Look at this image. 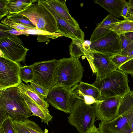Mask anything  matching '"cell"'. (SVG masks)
Masks as SVG:
<instances>
[{
	"mask_svg": "<svg viewBox=\"0 0 133 133\" xmlns=\"http://www.w3.org/2000/svg\"><path fill=\"white\" fill-rule=\"evenodd\" d=\"M31 113L17 87L0 90V125L8 116L13 120L23 121Z\"/></svg>",
	"mask_w": 133,
	"mask_h": 133,
	"instance_id": "cell-1",
	"label": "cell"
},
{
	"mask_svg": "<svg viewBox=\"0 0 133 133\" xmlns=\"http://www.w3.org/2000/svg\"><path fill=\"white\" fill-rule=\"evenodd\" d=\"M98 129L101 133H133V94L123 97L115 118L101 122Z\"/></svg>",
	"mask_w": 133,
	"mask_h": 133,
	"instance_id": "cell-2",
	"label": "cell"
},
{
	"mask_svg": "<svg viewBox=\"0 0 133 133\" xmlns=\"http://www.w3.org/2000/svg\"><path fill=\"white\" fill-rule=\"evenodd\" d=\"M84 72L79 59L71 57L58 60L53 87L61 85L71 89L82 81Z\"/></svg>",
	"mask_w": 133,
	"mask_h": 133,
	"instance_id": "cell-3",
	"label": "cell"
},
{
	"mask_svg": "<svg viewBox=\"0 0 133 133\" xmlns=\"http://www.w3.org/2000/svg\"><path fill=\"white\" fill-rule=\"evenodd\" d=\"M129 82L127 74L117 70L92 84L100 91L102 99L105 97L124 96L130 91Z\"/></svg>",
	"mask_w": 133,
	"mask_h": 133,
	"instance_id": "cell-4",
	"label": "cell"
},
{
	"mask_svg": "<svg viewBox=\"0 0 133 133\" xmlns=\"http://www.w3.org/2000/svg\"><path fill=\"white\" fill-rule=\"evenodd\" d=\"M32 4L24 10L17 13L25 16L38 30L51 33H58L57 22L54 16L42 3Z\"/></svg>",
	"mask_w": 133,
	"mask_h": 133,
	"instance_id": "cell-5",
	"label": "cell"
},
{
	"mask_svg": "<svg viewBox=\"0 0 133 133\" xmlns=\"http://www.w3.org/2000/svg\"><path fill=\"white\" fill-rule=\"evenodd\" d=\"M96 115L94 106L77 99L68 117V122L79 133H88L94 125Z\"/></svg>",
	"mask_w": 133,
	"mask_h": 133,
	"instance_id": "cell-6",
	"label": "cell"
},
{
	"mask_svg": "<svg viewBox=\"0 0 133 133\" xmlns=\"http://www.w3.org/2000/svg\"><path fill=\"white\" fill-rule=\"evenodd\" d=\"M85 57L88 60L94 73L96 72L95 82L118 70L117 66L112 61L109 56L98 52L90 50L89 47L85 49Z\"/></svg>",
	"mask_w": 133,
	"mask_h": 133,
	"instance_id": "cell-7",
	"label": "cell"
},
{
	"mask_svg": "<svg viewBox=\"0 0 133 133\" xmlns=\"http://www.w3.org/2000/svg\"><path fill=\"white\" fill-rule=\"evenodd\" d=\"M58 60L54 59L34 63L31 65L34 77L32 81L49 90L54 85Z\"/></svg>",
	"mask_w": 133,
	"mask_h": 133,
	"instance_id": "cell-8",
	"label": "cell"
},
{
	"mask_svg": "<svg viewBox=\"0 0 133 133\" xmlns=\"http://www.w3.org/2000/svg\"><path fill=\"white\" fill-rule=\"evenodd\" d=\"M46 99L55 108L67 114L71 111L75 99L71 89L61 85L51 88Z\"/></svg>",
	"mask_w": 133,
	"mask_h": 133,
	"instance_id": "cell-9",
	"label": "cell"
},
{
	"mask_svg": "<svg viewBox=\"0 0 133 133\" xmlns=\"http://www.w3.org/2000/svg\"><path fill=\"white\" fill-rule=\"evenodd\" d=\"M19 64L0 57V90L16 87L22 81Z\"/></svg>",
	"mask_w": 133,
	"mask_h": 133,
	"instance_id": "cell-10",
	"label": "cell"
},
{
	"mask_svg": "<svg viewBox=\"0 0 133 133\" xmlns=\"http://www.w3.org/2000/svg\"><path fill=\"white\" fill-rule=\"evenodd\" d=\"M124 96L103 98L99 102L94 104L96 120L105 123L115 118L118 115L119 107Z\"/></svg>",
	"mask_w": 133,
	"mask_h": 133,
	"instance_id": "cell-11",
	"label": "cell"
},
{
	"mask_svg": "<svg viewBox=\"0 0 133 133\" xmlns=\"http://www.w3.org/2000/svg\"><path fill=\"white\" fill-rule=\"evenodd\" d=\"M90 50L106 54L110 57L120 54L121 45L119 35L111 31L106 36L91 43Z\"/></svg>",
	"mask_w": 133,
	"mask_h": 133,
	"instance_id": "cell-12",
	"label": "cell"
},
{
	"mask_svg": "<svg viewBox=\"0 0 133 133\" xmlns=\"http://www.w3.org/2000/svg\"><path fill=\"white\" fill-rule=\"evenodd\" d=\"M0 50L4 57L15 62L20 64L24 63L27 48L21 44L8 38H0Z\"/></svg>",
	"mask_w": 133,
	"mask_h": 133,
	"instance_id": "cell-13",
	"label": "cell"
},
{
	"mask_svg": "<svg viewBox=\"0 0 133 133\" xmlns=\"http://www.w3.org/2000/svg\"><path fill=\"white\" fill-rule=\"evenodd\" d=\"M71 90L75 99L82 100L87 104H94L101 101L100 91L92 84L81 81L72 87Z\"/></svg>",
	"mask_w": 133,
	"mask_h": 133,
	"instance_id": "cell-14",
	"label": "cell"
},
{
	"mask_svg": "<svg viewBox=\"0 0 133 133\" xmlns=\"http://www.w3.org/2000/svg\"><path fill=\"white\" fill-rule=\"evenodd\" d=\"M41 1L56 19L58 33L62 34L63 36L70 38L72 40L84 42V33L80 28L75 27L62 18L45 0H41Z\"/></svg>",
	"mask_w": 133,
	"mask_h": 133,
	"instance_id": "cell-15",
	"label": "cell"
},
{
	"mask_svg": "<svg viewBox=\"0 0 133 133\" xmlns=\"http://www.w3.org/2000/svg\"><path fill=\"white\" fill-rule=\"evenodd\" d=\"M45 1L62 18L75 27L80 28L77 22L70 15L66 4V0H45Z\"/></svg>",
	"mask_w": 133,
	"mask_h": 133,
	"instance_id": "cell-16",
	"label": "cell"
},
{
	"mask_svg": "<svg viewBox=\"0 0 133 133\" xmlns=\"http://www.w3.org/2000/svg\"><path fill=\"white\" fill-rule=\"evenodd\" d=\"M17 87L21 93L23 94L34 101L39 106L46 110H48L49 104L44 97L37 92L28 84H25L22 81L16 86Z\"/></svg>",
	"mask_w": 133,
	"mask_h": 133,
	"instance_id": "cell-17",
	"label": "cell"
},
{
	"mask_svg": "<svg viewBox=\"0 0 133 133\" xmlns=\"http://www.w3.org/2000/svg\"><path fill=\"white\" fill-rule=\"evenodd\" d=\"M21 95L26 102L29 109L32 113V116H37L41 119L42 122L48 125L51 122L53 116L50 114L49 110H46L42 108L28 96L21 93Z\"/></svg>",
	"mask_w": 133,
	"mask_h": 133,
	"instance_id": "cell-18",
	"label": "cell"
},
{
	"mask_svg": "<svg viewBox=\"0 0 133 133\" xmlns=\"http://www.w3.org/2000/svg\"><path fill=\"white\" fill-rule=\"evenodd\" d=\"M94 1L117 18L121 17V14L123 8L128 2L125 0H96Z\"/></svg>",
	"mask_w": 133,
	"mask_h": 133,
	"instance_id": "cell-19",
	"label": "cell"
},
{
	"mask_svg": "<svg viewBox=\"0 0 133 133\" xmlns=\"http://www.w3.org/2000/svg\"><path fill=\"white\" fill-rule=\"evenodd\" d=\"M96 28L99 29H107L118 34L133 32V20L124 19L119 22L104 26L98 24Z\"/></svg>",
	"mask_w": 133,
	"mask_h": 133,
	"instance_id": "cell-20",
	"label": "cell"
},
{
	"mask_svg": "<svg viewBox=\"0 0 133 133\" xmlns=\"http://www.w3.org/2000/svg\"><path fill=\"white\" fill-rule=\"evenodd\" d=\"M34 0H8L6 5V8L9 14L18 13L26 9L34 3Z\"/></svg>",
	"mask_w": 133,
	"mask_h": 133,
	"instance_id": "cell-21",
	"label": "cell"
},
{
	"mask_svg": "<svg viewBox=\"0 0 133 133\" xmlns=\"http://www.w3.org/2000/svg\"><path fill=\"white\" fill-rule=\"evenodd\" d=\"M28 34H35L37 35V39L38 42H43L48 41L49 39H54L58 37L63 36V35L59 33H51L46 31L36 30L24 31Z\"/></svg>",
	"mask_w": 133,
	"mask_h": 133,
	"instance_id": "cell-22",
	"label": "cell"
},
{
	"mask_svg": "<svg viewBox=\"0 0 133 133\" xmlns=\"http://www.w3.org/2000/svg\"><path fill=\"white\" fill-rule=\"evenodd\" d=\"M84 43L72 40L69 47L71 57L79 59L81 56L85 55L86 52L83 45Z\"/></svg>",
	"mask_w": 133,
	"mask_h": 133,
	"instance_id": "cell-23",
	"label": "cell"
},
{
	"mask_svg": "<svg viewBox=\"0 0 133 133\" xmlns=\"http://www.w3.org/2000/svg\"><path fill=\"white\" fill-rule=\"evenodd\" d=\"M1 23L19 31H23L37 29L35 27L30 25L16 22L6 17L2 20Z\"/></svg>",
	"mask_w": 133,
	"mask_h": 133,
	"instance_id": "cell-24",
	"label": "cell"
},
{
	"mask_svg": "<svg viewBox=\"0 0 133 133\" xmlns=\"http://www.w3.org/2000/svg\"><path fill=\"white\" fill-rule=\"evenodd\" d=\"M20 76L21 79L26 84L33 81L34 79V72L31 65L20 66Z\"/></svg>",
	"mask_w": 133,
	"mask_h": 133,
	"instance_id": "cell-25",
	"label": "cell"
},
{
	"mask_svg": "<svg viewBox=\"0 0 133 133\" xmlns=\"http://www.w3.org/2000/svg\"><path fill=\"white\" fill-rule=\"evenodd\" d=\"M121 43L122 51L120 55L125 56L133 50V41L127 37L124 34H118Z\"/></svg>",
	"mask_w": 133,
	"mask_h": 133,
	"instance_id": "cell-26",
	"label": "cell"
},
{
	"mask_svg": "<svg viewBox=\"0 0 133 133\" xmlns=\"http://www.w3.org/2000/svg\"><path fill=\"white\" fill-rule=\"evenodd\" d=\"M23 123L30 133H48L43 131L34 122L26 119L23 121Z\"/></svg>",
	"mask_w": 133,
	"mask_h": 133,
	"instance_id": "cell-27",
	"label": "cell"
},
{
	"mask_svg": "<svg viewBox=\"0 0 133 133\" xmlns=\"http://www.w3.org/2000/svg\"><path fill=\"white\" fill-rule=\"evenodd\" d=\"M7 18L16 22L30 25L35 27L30 21L25 16L17 13L9 14Z\"/></svg>",
	"mask_w": 133,
	"mask_h": 133,
	"instance_id": "cell-28",
	"label": "cell"
},
{
	"mask_svg": "<svg viewBox=\"0 0 133 133\" xmlns=\"http://www.w3.org/2000/svg\"><path fill=\"white\" fill-rule=\"evenodd\" d=\"M13 121L11 117L8 116L0 125V127L3 128L4 133H17Z\"/></svg>",
	"mask_w": 133,
	"mask_h": 133,
	"instance_id": "cell-29",
	"label": "cell"
},
{
	"mask_svg": "<svg viewBox=\"0 0 133 133\" xmlns=\"http://www.w3.org/2000/svg\"><path fill=\"white\" fill-rule=\"evenodd\" d=\"M118 70L133 77V58L128 60L121 65Z\"/></svg>",
	"mask_w": 133,
	"mask_h": 133,
	"instance_id": "cell-30",
	"label": "cell"
},
{
	"mask_svg": "<svg viewBox=\"0 0 133 133\" xmlns=\"http://www.w3.org/2000/svg\"><path fill=\"white\" fill-rule=\"evenodd\" d=\"M132 58L133 56H125L120 54L111 57L112 61L117 66L118 68L124 63Z\"/></svg>",
	"mask_w": 133,
	"mask_h": 133,
	"instance_id": "cell-31",
	"label": "cell"
},
{
	"mask_svg": "<svg viewBox=\"0 0 133 133\" xmlns=\"http://www.w3.org/2000/svg\"><path fill=\"white\" fill-rule=\"evenodd\" d=\"M0 31L16 35H25L27 36H29V35L23 31L17 30L1 23H0Z\"/></svg>",
	"mask_w": 133,
	"mask_h": 133,
	"instance_id": "cell-32",
	"label": "cell"
},
{
	"mask_svg": "<svg viewBox=\"0 0 133 133\" xmlns=\"http://www.w3.org/2000/svg\"><path fill=\"white\" fill-rule=\"evenodd\" d=\"M121 21V20L109 14L99 24L103 26H107L112 23L119 22Z\"/></svg>",
	"mask_w": 133,
	"mask_h": 133,
	"instance_id": "cell-33",
	"label": "cell"
},
{
	"mask_svg": "<svg viewBox=\"0 0 133 133\" xmlns=\"http://www.w3.org/2000/svg\"><path fill=\"white\" fill-rule=\"evenodd\" d=\"M23 121H13L14 128L17 133H30L23 124Z\"/></svg>",
	"mask_w": 133,
	"mask_h": 133,
	"instance_id": "cell-34",
	"label": "cell"
},
{
	"mask_svg": "<svg viewBox=\"0 0 133 133\" xmlns=\"http://www.w3.org/2000/svg\"><path fill=\"white\" fill-rule=\"evenodd\" d=\"M8 38L24 46L22 40L15 35L0 31V38Z\"/></svg>",
	"mask_w": 133,
	"mask_h": 133,
	"instance_id": "cell-35",
	"label": "cell"
},
{
	"mask_svg": "<svg viewBox=\"0 0 133 133\" xmlns=\"http://www.w3.org/2000/svg\"><path fill=\"white\" fill-rule=\"evenodd\" d=\"M8 0H0V19L4 17L9 15V13L6 8V5Z\"/></svg>",
	"mask_w": 133,
	"mask_h": 133,
	"instance_id": "cell-36",
	"label": "cell"
},
{
	"mask_svg": "<svg viewBox=\"0 0 133 133\" xmlns=\"http://www.w3.org/2000/svg\"><path fill=\"white\" fill-rule=\"evenodd\" d=\"M30 83L31 87L37 92L43 96L44 98H46L49 90L44 89L32 82H31Z\"/></svg>",
	"mask_w": 133,
	"mask_h": 133,
	"instance_id": "cell-37",
	"label": "cell"
},
{
	"mask_svg": "<svg viewBox=\"0 0 133 133\" xmlns=\"http://www.w3.org/2000/svg\"><path fill=\"white\" fill-rule=\"evenodd\" d=\"M129 9L127 16V19L133 20V0H130L128 2Z\"/></svg>",
	"mask_w": 133,
	"mask_h": 133,
	"instance_id": "cell-38",
	"label": "cell"
},
{
	"mask_svg": "<svg viewBox=\"0 0 133 133\" xmlns=\"http://www.w3.org/2000/svg\"><path fill=\"white\" fill-rule=\"evenodd\" d=\"M129 9V6L128 2L124 5L121 14L122 17H124V19H127V16L128 14Z\"/></svg>",
	"mask_w": 133,
	"mask_h": 133,
	"instance_id": "cell-39",
	"label": "cell"
},
{
	"mask_svg": "<svg viewBox=\"0 0 133 133\" xmlns=\"http://www.w3.org/2000/svg\"><path fill=\"white\" fill-rule=\"evenodd\" d=\"M88 133H101L98 128L94 125L91 130Z\"/></svg>",
	"mask_w": 133,
	"mask_h": 133,
	"instance_id": "cell-40",
	"label": "cell"
},
{
	"mask_svg": "<svg viewBox=\"0 0 133 133\" xmlns=\"http://www.w3.org/2000/svg\"><path fill=\"white\" fill-rule=\"evenodd\" d=\"M124 34L127 37L133 41V32L126 33Z\"/></svg>",
	"mask_w": 133,
	"mask_h": 133,
	"instance_id": "cell-41",
	"label": "cell"
},
{
	"mask_svg": "<svg viewBox=\"0 0 133 133\" xmlns=\"http://www.w3.org/2000/svg\"><path fill=\"white\" fill-rule=\"evenodd\" d=\"M125 56H133V50L129 52L126 54Z\"/></svg>",
	"mask_w": 133,
	"mask_h": 133,
	"instance_id": "cell-42",
	"label": "cell"
},
{
	"mask_svg": "<svg viewBox=\"0 0 133 133\" xmlns=\"http://www.w3.org/2000/svg\"><path fill=\"white\" fill-rule=\"evenodd\" d=\"M0 133H4L3 128L0 127Z\"/></svg>",
	"mask_w": 133,
	"mask_h": 133,
	"instance_id": "cell-43",
	"label": "cell"
}]
</instances>
